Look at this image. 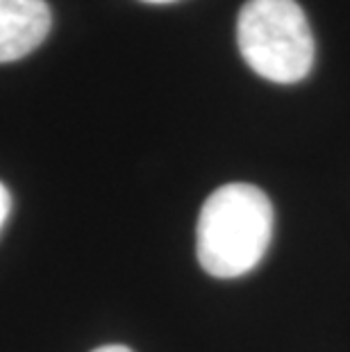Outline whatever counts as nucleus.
Here are the masks:
<instances>
[{"mask_svg": "<svg viewBox=\"0 0 350 352\" xmlns=\"http://www.w3.org/2000/svg\"><path fill=\"white\" fill-rule=\"evenodd\" d=\"M273 239V205L259 186L234 182L205 200L196 228L200 266L212 277L250 273Z\"/></svg>", "mask_w": 350, "mask_h": 352, "instance_id": "obj_1", "label": "nucleus"}, {"mask_svg": "<svg viewBox=\"0 0 350 352\" xmlns=\"http://www.w3.org/2000/svg\"><path fill=\"white\" fill-rule=\"evenodd\" d=\"M237 46L259 78L294 85L314 66V36L296 0H248L237 16Z\"/></svg>", "mask_w": 350, "mask_h": 352, "instance_id": "obj_2", "label": "nucleus"}, {"mask_svg": "<svg viewBox=\"0 0 350 352\" xmlns=\"http://www.w3.org/2000/svg\"><path fill=\"white\" fill-rule=\"evenodd\" d=\"M53 28L46 0H0V64L36 50Z\"/></svg>", "mask_w": 350, "mask_h": 352, "instance_id": "obj_3", "label": "nucleus"}, {"mask_svg": "<svg viewBox=\"0 0 350 352\" xmlns=\"http://www.w3.org/2000/svg\"><path fill=\"white\" fill-rule=\"evenodd\" d=\"M10 207H12L10 191H7V189H5V184L0 182V230H3L5 221H7V214H10Z\"/></svg>", "mask_w": 350, "mask_h": 352, "instance_id": "obj_4", "label": "nucleus"}, {"mask_svg": "<svg viewBox=\"0 0 350 352\" xmlns=\"http://www.w3.org/2000/svg\"><path fill=\"white\" fill-rule=\"evenodd\" d=\"M94 352H132V350L125 346H102V348H96Z\"/></svg>", "mask_w": 350, "mask_h": 352, "instance_id": "obj_5", "label": "nucleus"}, {"mask_svg": "<svg viewBox=\"0 0 350 352\" xmlns=\"http://www.w3.org/2000/svg\"><path fill=\"white\" fill-rule=\"evenodd\" d=\"M141 3H148V5H171V3H177V0H141Z\"/></svg>", "mask_w": 350, "mask_h": 352, "instance_id": "obj_6", "label": "nucleus"}]
</instances>
